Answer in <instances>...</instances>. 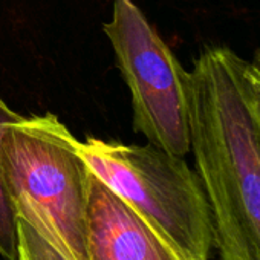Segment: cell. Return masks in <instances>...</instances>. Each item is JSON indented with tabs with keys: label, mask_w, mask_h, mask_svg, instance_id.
I'll use <instances>...</instances> for the list:
<instances>
[{
	"label": "cell",
	"mask_w": 260,
	"mask_h": 260,
	"mask_svg": "<svg viewBox=\"0 0 260 260\" xmlns=\"http://www.w3.org/2000/svg\"><path fill=\"white\" fill-rule=\"evenodd\" d=\"M248 63L226 46H208L188 71L190 152L220 260H260V128Z\"/></svg>",
	"instance_id": "cell-1"
},
{
	"label": "cell",
	"mask_w": 260,
	"mask_h": 260,
	"mask_svg": "<svg viewBox=\"0 0 260 260\" xmlns=\"http://www.w3.org/2000/svg\"><path fill=\"white\" fill-rule=\"evenodd\" d=\"M78 143L54 113L23 116L2 130L0 170L16 216L72 260H89L90 167L80 155Z\"/></svg>",
	"instance_id": "cell-2"
},
{
	"label": "cell",
	"mask_w": 260,
	"mask_h": 260,
	"mask_svg": "<svg viewBox=\"0 0 260 260\" xmlns=\"http://www.w3.org/2000/svg\"><path fill=\"white\" fill-rule=\"evenodd\" d=\"M90 170L132 207L182 260H208L214 248L210 204L184 156L153 144L100 138L78 143Z\"/></svg>",
	"instance_id": "cell-3"
},
{
	"label": "cell",
	"mask_w": 260,
	"mask_h": 260,
	"mask_svg": "<svg viewBox=\"0 0 260 260\" xmlns=\"http://www.w3.org/2000/svg\"><path fill=\"white\" fill-rule=\"evenodd\" d=\"M103 31L132 95L134 130L173 155L190 153V72L132 0H113Z\"/></svg>",
	"instance_id": "cell-4"
},
{
	"label": "cell",
	"mask_w": 260,
	"mask_h": 260,
	"mask_svg": "<svg viewBox=\"0 0 260 260\" xmlns=\"http://www.w3.org/2000/svg\"><path fill=\"white\" fill-rule=\"evenodd\" d=\"M86 245L89 260H182L175 249L92 170Z\"/></svg>",
	"instance_id": "cell-5"
},
{
	"label": "cell",
	"mask_w": 260,
	"mask_h": 260,
	"mask_svg": "<svg viewBox=\"0 0 260 260\" xmlns=\"http://www.w3.org/2000/svg\"><path fill=\"white\" fill-rule=\"evenodd\" d=\"M0 96V135L5 125L22 119ZM0 255L5 260H17V216L10 201L0 170Z\"/></svg>",
	"instance_id": "cell-6"
},
{
	"label": "cell",
	"mask_w": 260,
	"mask_h": 260,
	"mask_svg": "<svg viewBox=\"0 0 260 260\" xmlns=\"http://www.w3.org/2000/svg\"><path fill=\"white\" fill-rule=\"evenodd\" d=\"M17 260H72L29 222L17 217Z\"/></svg>",
	"instance_id": "cell-7"
},
{
	"label": "cell",
	"mask_w": 260,
	"mask_h": 260,
	"mask_svg": "<svg viewBox=\"0 0 260 260\" xmlns=\"http://www.w3.org/2000/svg\"><path fill=\"white\" fill-rule=\"evenodd\" d=\"M246 75H248V83H249L251 104H252L254 116H255L257 125L260 128V71L249 61Z\"/></svg>",
	"instance_id": "cell-8"
},
{
	"label": "cell",
	"mask_w": 260,
	"mask_h": 260,
	"mask_svg": "<svg viewBox=\"0 0 260 260\" xmlns=\"http://www.w3.org/2000/svg\"><path fill=\"white\" fill-rule=\"evenodd\" d=\"M258 71H260V46H258V49L255 51V54H254V60L251 61Z\"/></svg>",
	"instance_id": "cell-9"
}]
</instances>
